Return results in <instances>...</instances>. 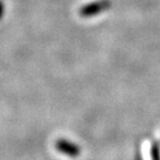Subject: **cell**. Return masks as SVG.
I'll use <instances>...</instances> for the list:
<instances>
[{"label": "cell", "instance_id": "cell-2", "mask_svg": "<svg viewBox=\"0 0 160 160\" xmlns=\"http://www.w3.org/2000/svg\"><path fill=\"white\" fill-rule=\"evenodd\" d=\"M56 148L59 152L63 153L68 157H77L80 153L79 147L67 139H58L56 142Z\"/></svg>", "mask_w": 160, "mask_h": 160}, {"label": "cell", "instance_id": "cell-1", "mask_svg": "<svg viewBox=\"0 0 160 160\" xmlns=\"http://www.w3.org/2000/svg\"><path fill=\"white\" fill-rule=\"evenodd\" d=\"M111 1L110 0H96L92 2L86 3L85 6L80 8L79 15L82 18H91L97 15L105 12L111 7Z\"/></svg>", "mask_w": 160, "mask_h": 160}]
</instances>
